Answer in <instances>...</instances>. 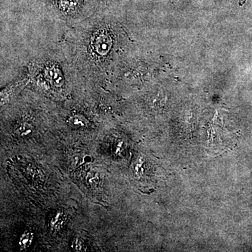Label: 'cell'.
Returning a JSON list of instances; mask_svg holds the SVG:
<instances>
[{"label": "cell", "instance_id": "1", "mask_svg": "<svg viewBox=\"0 0 252 252\" xmlns=\"http://www.w3.org/2000/svg\"><path fill=\"white\" fill-rule=\"evenodd\" d=\"M119 23L104 11L73 25L61 46L77 80L107 85L123 49Z\"/></svg>", "mask_w": 252, "mask_h": 252}, {"label": "cell", "instance_id": "2", "mask_svg": "<svg viewBox=\"0 0 252 252\" xmlns=\"http://www.w3.org/2000/svg\"><path fill=\"white\" fill-rule=\"evenodd\" d=\"M27 77L30 84L46 94L67 95L77 85L72 64L62 48L41 52L30 63Z\"/></svg>", "mask_w": 252, "mask_h": 252}, {"label": "cell", "instance_id": "3", "mask_svg": "<svg viewBox=\"0 0 252 252\" xmlns=\"http://www.w3.org/2000/svg\"><path fill=\"white\" fill-rule=\"evenodd\" d=\"M51 11L60 19L77 24L89 18L86 14L87 0H47Z\"/></svg>", "mask_w": 252, "mask_h": 252}, {"label": "cell", "instance_id": "4", "mask_svg": "<svg viewBox=\"0 0 252 252\" xmlns=\"http://www.w3.org/2000/svg\"><path fill=\"white\" fill-rule=\"evenodd\" d=\"M67 122L69 125L77 128H86L89 127L90 124L87 117L84 114L79 112H72L70 115L68 116Z\"/></svg>", "mask_w": 252, "mask_h": 252}, {"label": "cell", "instance_id": "5", "mask_svg": "<svg viewBox=\"0 0 252 252\" xmlns=\"http://www.w3.org/2000/svg\"><path fill=\"white\" fill-rule=\"evenodd\" d=\"M33 130V126L31 122L28 120H23L18 123L16 126V130L21 136H27L32 133Z\"/></svg>", "mask_w": 252, "mask_h": 252}, {"label": "cell", "instance_id": "6", "mask_svg": "<svg viewBox=\"0 0 252 252\" xmlns=\"http://www.w3.org/2000/svg\"><path fill=\"white\" fill-rule=\"evenodd\" d=\"M33 235L31 233H24L21 236L20 240L19 245L21 249H26L31 245Z\"/></svg>", "mask_w": 252, "mask_h": 252}, {"label": "cell", "instance_id": "7", "mask_svg": "<svg viewBox=\"0 0 252 252\" xmlns=\"http://www.w3.org/2000/svg\"><path fill=\"white\" fill-rule=\"evenodd\" d=\"M97 6L99 8V11H104L109 9L117 0H94Z\"/></svg>", "mask_w": 252, "mask_h": 252}, {"label": "cell", "instance_id": "8", "mask_svg": "<svg viewBox=\"0 0 252 252\" xmlns=\"http://www.w3.org/2000/svg\"><path fill=\"white\" fill-rule=\"evenodd\" d=\"M73 248L74 249V250L77 252H81L82 251V243L80 240H77L74 242V245H73Z\"/></svg>", "mask_w": 252, "mask_h": 252}, {"label": "cell", "instance_id": "9", "mask_svg": "<svg viewBox=\"0 0 252 252\" xmlns=\"http://www.w3.org/2000/svg\"><path fill=\"white\" fill-rule=\"evenodd\" d=\"M247 0H240V6H243L245 2H246Z\"/></svg>", "mask_w": 252, "mask_h": 252}]
</instances>
